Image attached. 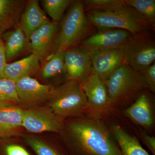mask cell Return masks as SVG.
Masks as SVG:
<instances>
[{"instance_id":"8","label":"cell","mask_w":155,"mask_h":155,"mask_svg":"<svg viewBox=\"0 0 155 155\" xmlns=\"http://www.w3.org/2000/svg\"><path fill=\"white\" fill-rule=\"evenodd\" d=\"M81 84L87 101L88 116L100 119L113 106L104 81L98 75L91 73Z\"/></svg>"},{"instance_id":"6","label":"cell","mask_w":155,"mask_h":155,"mask_svg":"<svg viewBox=\"0 0 155 155\" xmlns=\"http://www.w3.org/2000/svg\"><path fill=\"white\" fill-rule=\"evenodd\" d=\"M150 31L130 35L122 47L124 63L140 73L155 63V40Z\"/></svg>"},{"instance_id":"28","label":"cell","mask_w":155,"mask_h":155,"mask_svg":"<svg viewBox=\"0 0 155 155\" xmlns=\"http://www.w3.org/2000/svg\"><path fill=\"white\" fill-rule=\"evenodd\" d=\"M147 87L152 92H155V63L152 64L141 73Z\"/></svg>"},{"instance_id":"5","label":"cell","mask_w":155,"mask_h":155,"mask_svg":"<svg viewBox=\"0 0 155 155\" xmlns=\"http://www.w3.org/2000/svg\"><path fill=\"white\" fill-rule=\"evenodd\" d=\"M104 81L112 106L133 97L147 86L141 73L125 63L114 70Z\"/></svg>"},{"instance_id":"11","label":"cell","mask_w":155,"mask_h":155,"mask_svg":"<svg viewBox=\"0 0 155 155\" xmlns=\"http://www.w3.org/2000/svg\"><path fill=\"white\" fill-rule=\"evenodd\" d=\"M64 58L68 79L81 83L92 72L90 55L80 45L64 50Z\"/></svg>"},{"instance_id":"15","label":"cell","mask_w":155,"mask_h":155,"mask_svg":"<svg viewBox=\"0 0 155 155\" xmlns=\"http://www.w3.org/2000/svg\"><path fill=\"white\" fill-rule=\"evenodd\" d=\"M23 108L8 106L0 108V137L8 138L22 136Z\"/></svg>"},{"instance_id":"21","label":"cell","mask_w":155,"mask_h":155,"mask_svg":"<svg viewBox=\"0 0 155 155\" xmlns=\"http://www.w3.org/2000/svg\"><path fill=\"white\" fill-rule=\"evenodd\" d=\"M64 53V50H58L42 65L40 71L43 79L48 80L62 75H66L67 77Z\"/></svg>"},{"instance_id":"29","label":"cell","mask_w":155,"mask_h":155,"mask_svg":"<svg viewBox=\"0 0 155 155\" xmlns=\"http://www.w3.org/2000/svg\"><path fill=\"white\" fill-rule=\"evenodd\" d=\"M4 41L0 37V78L4 77V69L7 63Z\"/></svg>"},{"instance_id":"25","label":"cell","mask_w":155,"mask_h":155,"mask_svg":"<svg viewBox=\"0 0 155 155\" xmlns=\"http://www.w3.org/2000/svg\"><path fill=\"white\" fill-rule=\"evenodd\" d=\"M72 2L70 0H43L41 2L45 13L53 19V22L58 23Z\"/></svg>"},{"instance_id":"22","label":"cell","mask_w":155,"mask_h":155,"mask_svg":"<svg viewBox=\"0 0 155 155\" xmlns=\"http://www.w3.org/2000/svg\"><path fill=\"white\" fill-rule=\"evenodd\" d=\"M26 144L36 155H68L64 149L37 136H23Z\"/></svg>"},{"instance_id":"30","label":"cell","mask_w":155,"mask_h":155,"mask_svg":"<svg viewBox=\"0 0 155 155\" xmlns=\"http://www.w3.org/2000/svg\"><path fill=\"white\" fill-rule=\"evenodd\" d=\"M141 138L144 144L146 146L153 155H155V137L145 133L141 134Z\"/></svg>"},{"instance_id":"16","label":"cell","mask_w":155,"mask_h":155,"mask_svg":"<svg viewBox=\"0 0 155 155\" xmlns=\"http://www.w3.org/2000/svg\"><path fill=\"white\" fill-rule=\"evenodd\" d=\"M126 117L136 124L150 128L154 123L152 104L147 94L140 95L135 102L124 111Z\"/></svg>"},{"instance_id":"13","label":"cell","mask_w":155,"mask_h":155,"mask_svg":"<svg viewBox=\"0 0 155 155\" xmlns=\"http://www.w3.org/2000/svg\"><path fill=\"white\" fill-rule=\"evenodd\" d=\"M92 72L105 81L114 70L124 63L122 48L89 53Z\"/></svg>"},{"instance_id":"10","label":"cell","mask_w":155,"mask_h":155,"mask_svg":"<svg viewBox=\"0 0 155 155\" xmlns=\"http://www.w3.org/2000/svg\"><path fill=\"white\" fill-rule=\"evenodd\" d=\"M80 44L89 53L114 49L122 48L130 35V32L122 29L113 28H99Z\"/></svg>"},{"instance_id":"1","label":"cell","mask_w":155,"mask_h":155,"mask_svg":"<svg viewBox=\"0 0 155 155\" xmlns=\"http://www.w3.org/2000/svg\"><path fill=\"white\" fill-rule=\"evenodd\" d=\"M68 155H121L110 130L99 119L73 118L59 133Z\"/></svg>"},{"instance_id":"24","label":"cell","mask_w":155,"mask_h":155,"mask_svg":"<svg viewBox=\"0 0 155 155\" xmlns=\"http://www.w3.org/2000/svg\"><path fill=\"white\" fill-rule=\"evenodd\" d=\"M125 2L127 5L143 17L155 29V0H125Z\"/></svg>"},{"instance_id":"27","label":"cell","mask_w":155,"mask_h":155,"mask_svg":"<svg viewBox=\"0 0 155 155\" xmlns=\"http://www.w3.org/2000/svg\"><path fill=\"white\" fill-rule=\"evenodd\" d=\"M0 155H32L22 144L15 141L6 143L0 150Z\"/></svg>"},{"instance_id":"2","label":"cell","mask_w":155,"mask_h":155,"mask_svg":"<svg viewBox=\"0 0 155 155\" xmlns=\"http://www.w3.org/2000/svg\"><path fill=\"white\" fill-rule=\"evenodd\" d=\"M93 26L87 18L83 1L72 2L63 18L48 58L58 50L80 44L91 35Z\"/></svg>"},{"instance_id":"7","label":"cell","mask_w":155,"mask_h":155,"mask_svg":"<svg viewBox=\"0 0 155 155\" xmlns=\"http://www.w3.org/2000/svg\"><path fill=\"white\" fill-rule=\"evenodd\" d=\"M64 119L58 116L48 106L23 109L22 126L29 133H59L64 128Z\"/></svg>"},{"instance_id":"17","label":"cell","mask_w":155,"mask_h":155,"mask_svg":"<svg viewBox=\"0 0 155 155\" xmlns=\"http://www.w3.org/2000/svg\"><path fill=\"white\" fill-rule=\"evenodd\" d=\"M40 61L36 56L30 55L10 64H6L4 69V77L14 81L36 74L41 69Z\"/></svg>"},{"instance_id":"9","label":"cell","mask_w":155,"mask_h":155,"mask_svg":"<svg viewBox=\"0 0 155 155\" xmlns=\"http://www.w3.org/2000/svg\"><path fill=\"white\" fill-rule=\"evenodd\" d=\"M17 94L21 106L25 108L39 107L47 104L54 86L44 84L31 77L16 81Z\"/></svg>"},{"instance_id":"23","label":"cell","mask_w":155,"mask_h":155,"mask_svg":"<svg viewBox=\"0 0 155 155\" xmlns=\"http://www.w3.org/2000/svg\"><path fill=\"white\" fill-rule=\"evenodd\" d=\"M0 103L9 106H21L15 81L0 78Z\"/></svg>"},{"instance_id":"3","label":"cell","mask_w":155,"mask_h":155,"mask_svg":"<svg viewBox=\"0 0 155 155\" xmlns=\"http://www.w3.org/2000/svg\"><path fill=\"white\" fill-rule=\"evenodd\" d=\"M85 14L90 23L98 28L122 29L131 34L154 29L143 17L126 4L114 10L88 11Z\"/></svg>"},{"instance_id":"14","label":"cell","mask_w":155,"mask_h":155,"mask_svg":"<svg viewBox=\"0 0 155 155\" xmlns=\"http://www.w3.org/2000/svg\"><path fill=\"white\" fill-rule=\"evenodd\" d=\"M50 21L45 11L41 8L38 1L29 0L26 2L18 26L24 32L28 42L33 32Z\"/></svg>"},{"instance_id":"31","label":"cell","mask_w":155,"mask_h":155,"mask_svg":"<svg viewBox=\"0 0 155 155\" xmlns=\"http://www.w3.org/2000/svg\"><path fill=\"white\" fill-rule=\"evenodd\" d=\"M9 106L3 104H2L0 103V108L4 107H8Z\"/></svg>"},{"instance_id":"19","label":"cell","mask_w":155,"mask_h":155,"mask_svg":"<svg viewBox=\"0 0 155 155\" xmlns=\"http://www.w3.org/2000/svg\"><path fill=\"white\" fill-rule=\"evenodd\" d=\"M111 130L119 144L121 155H150L138 139L127 133L119 125H112Z\"/></svg>"},{"instance_id":"12","label":"cell","mask_w":155,"mask_h":155,"mask_svg":"<svg viewBox=\"0 0 155 155\" xmlns=\"http://www.w3.org/2000/svg\"><path fill=\"white\" fill-rule=\"evenodd\" d=\"M59 28L58 22L50 21L37 29L29 37L28 47L42 65L48 58Z\"/></svg>"},{"instance_id":"20","label":"cell","mask_w":155,"mask_h":155,"mask_svg":"<svg viewBox=\"0 0 155 155\" xmlns=\"http://www.w3.org/2000/svg\"><path fill=\"white\" fill-rule=\"evenodd\" d=\"M7 61H10L19 56L25 48L28 47V42L24 32L19 26L13 30L2 35Z\"/></svg>"},{"instance_id":"4","label":"cell","mask_w":155,"mask_h":155,"mask_svg":"<svg viewBox=\"0 0 155 155\" xmlns=\"http://www.w3.org/2000/svg\"><path fill=\"white\" fill-rule=\"evenodd\" d=\"M47 106L62 119L79 118L87 113V101L80 82L67 80L54 87Z\"/></svg>"},{"instance_id":"18","label":"cell","mask_w":155,"mask_h":155,"mask_svg":"<svg viewBox=\"0 0 155 155\" xmlns=\"http://www.w3.org/2000/svg\"><path fill=\"white\" fill-rule=\"evenodd\" d=\"M26 3L23 0H0V37L18 25Z\"/></svg>"},{"instance_id":"26","label":"cell","mask_w":155,"mask_h":155,"mask_svg":"<svg viewBox=\"0 0 155 155\" xmlns=\"http://www.w3.org/2000/svg\"><path fill=\"white\" fill-rule=\"evenodd\" d=\"M84 11L114 10L125 5V0H86L83 1Z\"/></svg>"}]
</instances>
